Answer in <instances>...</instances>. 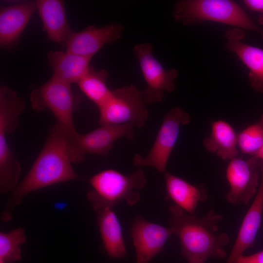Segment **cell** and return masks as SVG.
I'll list each match as a JSON object with an SVG mask.
<instances>
[{
    "label": "cell",
    "mask_w": 263,
    "mask_h": 263,
    "mask_svg": "<svg viewBox=\"0 0 263 263\" xmlns=\"http://www.w3.org/2000/svg\"><path fill=\"white\" fill-rule=\"evenodd\" d=\"M123 26L118 22L97 27L91 25L79 32H73L66 43V51L93 56L107 44L113 43L121 37Z\"/></svg>",
    "instance_id": "obj_12"
},
{
    "label": "cell",
    "mask_w": 263,
    "mask_h": 263,
    "mask_svg": "<svg viewBox=\"0 0 263 263\" xmlns=\"http://www.w3.org/2000/svg\"><path fill=\"white\" fill-rule=\"evenodd\" d=\"M189 115L180 107L170 109L165 114L153 144L148 154H135V167H150L160 173L166 171L167 163L176 143L181 126L190 123Z\"/></svg>",
    "instance_id": "obj_7"
},
{
    "label": "cell",
    "mask_w": 263,
    "mask_h": 263,
    "mask_svg": "<svg viewBox=\"0 0 263 263\" xmlns=\"http://www.w3.org/2000/svg\"><path fill=\"white\" fill-rule=\"evenodd\" d=\"M226 48L234 53L249 70L248 78L251 87L263 93V49L242 41L244 31L233 28L225 34Z\"/></svg>",
    "instance_id": "obj_13"
},
{
    "label": "cell",
    "mask_w": 263,
    "mask_h": 263,
    "mask_svg": "<svg viewBox=\"0 0 263 263\" xmlns=\"http://www.w3.org/2000/svg\"><path fill=\"white\" fill-rule=\"evenodd\" d=\"M109 75L104 69L97 70L90 66L78 82L81 91L99 108L110 97L112 90L107 86Z\"/></svg>",
    "instance_id": "obj_21"
},
{
    "label": "cell",
    "mask_w": 263,
    "mask_h": 263,
    "mask_svg": "<svg viewBox=\"0 0 263 263\" xmlns=\"http://www.w3.org/2000/svg\"><path fill=\"white\" fill-rule=\"evenodd\" d=\"M225 175L229 186L225 195L227 201L235 205L248 204L259 187V159L255 155L247 159L237 156L230 160Z\"/></svg>",
    "instance_id": "obj_10"
},
{
    "label": "cell",
    "mask_w": 263,
    "mask_h": 263,
    "mask_svg": "<svg viewBox=\"0 0 263 263\" xmlns=\"http://www.w3.org/2000/svg\"><path fill=\"white\" fill-rule=\"evenodd\" d=\"M26 241L25 230L18 227L0 233V263H10L21 259L20 245Z\"/></svg>",
    "instance_id": "obj_22"
},
{
    "label": "cell",
    "mask_w": 263,
    "mask_h": 263,
    "mask_svg": "<svg viewBox=\"0 0 263 263\" xmlns=\"http://www.w3.org/2000/svg\"><path fill=\"white\" fill-rule=\"evenodd\" d=\"M142 91L134 85L112 90L108 100L98 108L100 125L130 124L142 127L148 117V110Z\"/></svg>",
    "instance_id": "obj_6"
},
{
    "label": "cell",
    "mask_w": 263,
    "mask_h": 263,
    "mask_svg": "<svg viewBox=\"0 0 263 263\" xmlns=\"http://www.w3.org/2000/svg\"><path fill=\"white\" fill-rule=\"evenodd\" d=\"M71 137L58 122L50 127L44 146L31 168L12 191L1 214L2 221L11 220L14 208L27 194L52 185L79 178L69 156L68 147Z\"/></svg>",
    "instance_id": "obj_1"
},
{
    "label": "cell",
    "mask_w": 263,
    "mask_h": 263,
    "mask_svg": "<svg viewBox=\"0 0 263 263\" xmlns=\"http://www.w3.org/2000/svg\"><path fill=\"white\" fill-rule=\"evenodd\" d=\"M37 9L48 38L54 42L65 44L72 31L67 21L63 2L60 0H38Z\"/></svg>",
    "instance_id": "obj_17"
},
{
    "label": "cell",
    "mask_w": 263,
    "mask_h": 263,
    "mask_svg": "<svg viewBox=\"0 0 263 263\" xmlns=\"http://www.w3.org/2000/svg\"><path fill=\"white\" fill-rule=\"evenodd\" d=\"M207 259L204 258L193 259L188 261V263H205Z\"/></svg>",
    "instance_id": "obj_26"
},
{
    "label": "cell",
    "mask_w": 263,
    "mask_h": 263,
    "mask_svg": "<svg viewBox=\"0 0 263 263\" xmlns=\"http://www.w3.org/2000/svg\"><path fill=\"white\" fill-rule=\"evenodd\" d=\"M130 233L135 251V263H150L162 251L173 232L170 227L148 221L137 214L132 222Z\"/></svg>",
    "instance_id": "obj_11"
},
{
    "label": "cell",
    "mask_w": 263,
    "mask_h": 263,
    "mask_svg": "<svg viewBox=\"0 0 263 263\" xmlns=\"http://www.w3.org/2000/svg\"><path fill=\"white\" fill-rule=\"evenodd\" d=\"M235 263H263V250L248 256L243 254L236 260Z\"/></svg>",
    "instance_id": "obj_25"
},
{
    "label": "cell",
    "mask_w": 263,
    "mask_h": 263,
    "mask_svg": "<svg viewBox=\"0 0 263 263\" xmlns=\"http://www.w3.org/2000/svg\"><path fill=\"white\" fill-rule=\"evenodd\" d=\"M238 147L241 151L255 155L263 146V114L260 120L237 134Z\"/></svg>",
    "instance_id": "obj_23"
},
{
    "label": "cell",
    "mask_w": 263,
    "mask_h": 263,
    "mask_svg": "<svg viewBox=\"0 0 263 263\" xmlns=\"http://www.w3.org/2000/svg\"><path fill=\"white\" fill-rule=\"evenodd\" d=\"M169 210L170 227L178 237L181 254L187 261L226 257L224 247L229 243V237L225 233L217 234L223 220L221 214L210 209L204 216L197 217L175 204L170 206Z\"/></svg>",
    "instance_id": "obj_2"
},
{
    "label": "cell",
    "mask_w": 263,
    "mask_h": 263,
    "mask_svg": "<svg viewBox=\"0 0 263 263\" xmlns=\"http://www.w3.org/2000/svg\"><path fill=\"white\" fill-rule=\"evenodd\" d=\"M96 222L103 247L108 255L114 258L125 257L127 250L122 227L113 208H107L97 212Z\"/></svg>",
    "instance_id": "obj_19"
},
{
    "label": "cell",
    "mask_w": 263,
    "mask_h": 263,
    "mask_svg": "<svg viewBox=\"0 0 263 263\" xmlns=\"http://www.w3.org/2000/svg\"><path fill=\"white\" fill-rule=\"evenodd\" d=\"M134 126L130 124L100 125L86 134H77L71 137L68 144V153L71 162L79 163L84 161L87 154L107 156L115 141L125 137L134 138Z\"/></svg>",
    "instance_id": "obj_8"
},
{
    "label": "cell",
    "mask_w": 263,
    "mask_h": 263,
    "mask_svg": "<svg viewBox=\"0 0 263 263\" xmlns=\"http://www.w3.org/2000/svg\"><path fill=\"white\" fill-rule=\"evenodd\" d=\"M211 129L210 135L203 140L206 150L225 160L237 157V134L232 127L224 120H218L211 123Z\"/></svg>",
    "instance_id": "obj_20"
},
{
    "label": "cell",
    "mask_w": 263,
    "mask_h": 263,
    "mask_svg": "<svg viewBox=\"0 0 263 263\" xmlns=\"http://www.w3.org/2000/svg\"><path fill=\"white\" fill-rule=\"evenodd\" d=\"M47 57L54 72L52 77L71 85L77 84L82 78L93 56L68 51H50Z\"/></svg>",
    "instance_id": "obj_16"
},
{
    "label": "cell",
    "mask_w": 263,
    "mask_h": 263,
    "mask_svg": "<svg viewBox=\"0 0 263 263\" xmlns=\"http://www.w3.org/2000/svg\"><path fill=\"white\" fill-rule=\"evenodd\" d=\"M37 9V0H30L1 7L0 45L9 47L15 43Z\"/></svg>",
    "instance_id": "obj_15"
},
{
    "label": "cell",
    "mask_w": 263,
    "mask_h": 263,
    "mask_svg": "<svg viewBox=\"0 0 263 263\" xmlns=\"http://www.w3.org/2000/svg\"><path fill=\"white\" fill-rule=\"evenodd\" d=\"M173 18L175 21L185 25L205 21L223 23L254 31L263 38V29L238 4L230 0H179L175 4Z\"/></svg>",
    "instance_id": "obj_4"
},
{
    "label": "cell",
    "mask_w": 263,
    "mask_h": 263,
    "mask_svg": "<svg viewBox=\"0 0 263 263\" xmlns=\"http://www.w3.org/2000/svg\"><path fill=\"white\" fill-rule=\"evenodd\" d=\"M261 161L263 162V146L255 155Z\"/></svg>",
    "instance_id": "obj_27"
},
{
    "label": "cell",
    "mask_w": 263,
    "mask_h": 263,
    "mask_svg": "<svg viewBox=\"0 0 263 263\" xmlns=\"http://www.w3.org/2000/svg\"><path fill=\"white\" fill-rule=\"evenodd\" d=\"M30 99L32 109L37 112L51 111L58 122L72 137L77 134L75 129L73 113L78 108L80 97L76 96L71 85L51 78L31 92Z\"/></svg>",
    "instance_id": "obj_5"
},
{
    "label": "cell",
    "mask_w": 263,
    "mask_h": 263,
    "mask_svg": "<svg viewBox=\"0 0 263 263\" xmlns=\"http://www.w3.org/2000/svg\"><path fill=\"white\" fill-rule=\"evenodd\" d=\"M259 168L261 179L258 191L244 217L236 240L225 263H235L247 249L254 245L263 211V162L260 160Z\"/></svg>",
    "instance_id": "obj_14"
},
{
    "label": "cell",
    "mask_w": 263,
    "mask_h": 263,
    "mask_svg": "<svg viewBox=\"0 0 263 263\" xmlns=\"http://www.w3.org/2000/svg\"><path fill=\"white\" fill-rule=\"evenodd\" d=\"M92 189L88 192V200L97 212L113 208L121 201L132 206L140 199V190L146 184L144 171L139 169L125 175L113 169L102 170L90 178Z\"/></svg>",
    "instance_id": "obj_3"
},
{
    "label": "cell",
    "mask_w": 263,
    "mask_h": 263,
    "mask_svg": "<svg viewBox=\"0 0 263 263\" xmlns=\"http://www.w3.org/2000/svg\"><path fill=\"white\" fill-rule=\"evenodd\" d=\"M164 178L168 197L188 213L194 214L198 203L207 199V188L203 184H191L166 170Z\"/></svg>",
    "instance_id": "obj_18"
},
{
    "label": "cell",
    "mask_w": 263,
    "mask_h": 263,
    "mask_svg": "<svg viewBox=\"0 0 263 263\" xmlns=\"http://www.w3.org/2000/svg\"><path fill=\"white\" fill-rule=\"evenodd\" d=\"M244 5L250 10L259 13L258 22L263 24V0H244Z\"/></svg>",
    "instance_id": "obj_24"
},
{
    "label": "cell",
    "mask_w": 263,
    "mask_h": 263,
    "mask_svg": "<svg viewBox=\"0 0 263 263\" xmlns=\"http://www.w3.org/2000/svg\"><path fill=\"white\" fill-rule=\"evenodd\" d=\"M152 49V45L148 42L138 44L133 48L146 83L142 92L147 104L161 102L165 92H173L179 75L176 69H165L153 56Z\"/></svg>",
    "instance_id": "obj_9"
}]
</instances>
